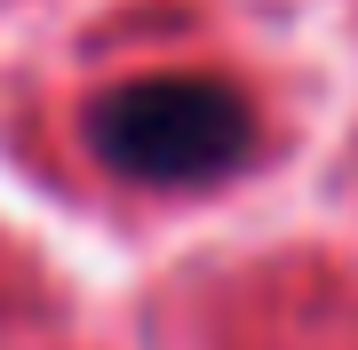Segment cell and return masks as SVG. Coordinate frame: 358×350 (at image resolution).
<instances>
[{"mask_svg":"<svg viewBox=\"0 0 358 350\" xmlns=\"http://www.w3.org/2000/svg\"><path fill=\"white\" fill-rule=\"evenodd\" d=\"M88 143L112 175L159 183V191H192V183L231 175L255 152V104L223 80H128L112 88L88 119Z\"/></svg>","mask_w":358,"mask_h":350,"instance_id":"6da1fadb","label":"cell"}]
</instances>
